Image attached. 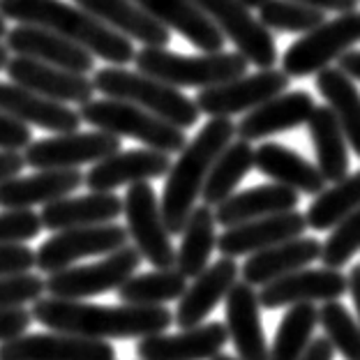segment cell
Listing matches in <instances>:
<instances>
[{"instance_id": "1", "label": "cell", "mask_w": 360, "mask_h": 360, "mask_svg": "<svg viewBox=\"0 0 360 360\" xmlns=\"http://www.w3.org/2000/svg\"><path fill=\"white\" fill-rule=\"evenodd\" d=\"M32 321L53 333L79 335L88 340H143L165 333L174 323L167 307L93 305L81 300L39 298L32 302Z\"/></svg>"}, {"instance_id": "2", "label": "cell", "mask_w": 360, "mask_h": 360, "mask_svg": "<svg viewBox=\"0 0 360 360\" xmlns=\"http://www.w3.org/2000/svg\"><path fill=\"white\" fill-rule=\"evenodd\" d=\"M0 16L5 21L10 19L23 26L51 30L84 46L93 58L97 56L113 68H125L127 63H134L136 51L127 37L65 0H0Z\"/></svg>"}, {"instance_id": "3", "label": "cell", "mask_w": 360, "mask_h": 360, "mask_svg": "<svg viewBox=\"0 0 360 360\" xmlns=\"http://www.w3.org/2000/svg\"><path fill=\"white\" fill-rule=\"evenodd\" d=\"M233 136L236 122L231 118H210L199 134L185 143L178 160L171 162L160 201V212L169 233H183L187 217L192 215L194 203L206 185L212 162L233 141Z\"/></svg>"}, {"instance_id": "4", "label": "cell", "mask_w": 360, "mask_h": 360, "mask_svg": "<svg viewBox=\"0 0 360 360\" xmlns=\"http://www.w3.org/2000/svg\"><path fill=\"white\" fill-rule=\"evenodd\" d=\"M93 88L109 100H120L139 106V109L153 113L169 125L185 129L196 125L199 120V109L194 100L180 93L178 88L167 86L162 81L153 79L141 72H132L125 68H102L93 75Z\"/></svg>"}, {"instance_id": "5", "label": "cell", "mask_w": 360, "mask_h": 360, "mask_svg": "<svg viewBox=\"0 0 360 360\" xmlns=\"http://www.w3.org/2000/svg\"><path fill=\"white\" fill-rule=\"evenodd\" d=\"M136 72L174 88H212L248 72V60L236 51L183 56L167 49L143 46L134 56Z\"/></svg>"}, {"instance_id": "6", "label": "cell", "mask_w": 360, "mask_h": 360, "mask_svg": "<svg viewBox=\"0 0 360 360\" xmlns=\"http://www.w3.org/2000/svg\"><path fill=\"white\" fill-rule=\"evenodd\" d=\"M81 122H88L95 129L113 136H127L134 141L143 143L146 148L160 150L167 155L180 153L185 148L187 136L183 129L169 125L167 120H162L153 113L139 109V106L120 100H90L81 104L79 109Z\"/></svg>"}, {"instance_id": "7", "label": "cell", "mask_w": 360, "mask_h": 360, "mask_svg": "<svg viewBox=\"0 0 360 360\" xmlns=\"http://www.w3.org/2000/svg\"><path fill=\"white\" fill-rule=\"evenodd\" d=\"M360 42V10L340 14L338 19L323 21L321 26L305 32L284 51L282 72L289 79L319 75L342 53Z\"/></svg>"}, {"instance_id": "8", "label": "cell", "mask_w": 360, "mask_h": 360, "mask_svg": "<svg viewBox=\"0 0 360 360\" xmlns=\"http://www.w3.org/2000/svg\"><path fill=\"white\" fill-rule=\"evenodd\" d=\"M139 266H141V255L136 252V248L125 245L118 252H111V255L95 261V264L70 266L49 275L44 280V291L58 300H84L102 296V293L118 291L122 282L136 275Z\"/></svg>"}, {"instance_id": "9", "label": "cell", "mask_w": 360, "mask_h": 360, "mask_svg": "<svg viewBox=\"0 0 360 360\" xmlns=\"http://www.w3.org/2000/svg\"><path fill=\"white\" fill-rule=\"evenodd\" d=\"M122 215L127 219V236L134 240L136 252L148 261L155 270L174 268L176 248L171 243V233L162 219L160 201L150 183L129 185L122 199Z\"/></svg>"}, {"instance_id": "10", "label": "cell", "mask_w": 360, "mask_h": 360, "mask_svg": "<svg viewBox=\"0 0 360 360\" xmlns=\"http://www.w3.org/2000/svg\"><path fill=\"white\" fill-rule=\"evenodd\" d=\"M192 3L208 16L224 39H231L236 53L261 70H273L277 63L273 32L261 26V21L240 0H192Z\"/></svg>"}, {"instance_id": "11", "label": "cell", "mask_w": 360, "mask_h": 360, "mask_svg": "<svg viewBox=\"0 0 360 360\" xmlns=\"http://www.w3.org/2000/svg\"><path fill=\"white\" fill-rule=\"evenodd\" d=\"M127 240V229L113 222L68 229V231L53 233L51 238L39 245L35 252V268L46 275H53L86 257H106L111 252H118L120 248H125Z\"/></svg>"}, {"instance_id": "12", "label": "cell", "mask_w": 360, "mask_h": 360, "mask_svg": "<svg viewBox=\"0 0 360 360\" xmlns=\"http://www.w3.org/2000/svg\"><path fill=\"white\" fill-rule=\"evenodd\" d=\"M289 84L291 81L282 70H259L257 75H243L226 84L199 90L194 104L199 113L210 118H231L286 93Z\"/></svg>"}, {"instance_id": "13", "label": "cell", "mask_w": 360, "mask_h": 360, "mask_svg": "<svg viewBox=\"0 0 360 360\" xmlns=\"http://www.w3.org/2000/svg\"><path fill=\"white\" fill-rule=\"evenodd\" d=\"M120 139L113 134L100 132H65L49 139L32 141L23 150V162L26 167H32L37 171L44 169H79L90 162H102L109 155L120 150Z\"/></svg>"}, {"instance_id": "14", "label": "cell", "mask_w": 360, "mask_h": 360, "mask_svg": "<svg viewBox=\"0 0 360 360\" xmlns=\"http://www.w3.org/2000/svg\"><path fill=\"white\" fill-rule=\"evenodd\" d=\"M0 360H116L104 340H88L68 333H30L0 345Z\"/></svg>"}, {"instance_id": "15", "label": "cell", "mask_w": 360, "mask_h": 360, "mask_svg": "<svg viewBox=\"0 0 360 360\" xmlns=\"http://www.w3.org/2000/svg\"><path fill=\"white\" fill-rule=\"evenodd\" d=\"M347 293V277L335 268H302L261 286L259 305L280 309L300 302H330Z\"/></svg>"}, {"instance_id": "16", "label": "cell", "mask_w": 360, "mask_h": 360, "mask_svg": "<svg viewBox=\"0 0 360 360\" xmlns=\"http://www.w3.org/2000/svg\"><path fill=\"white\" fill-rule=\"evenodd\" d=\"M7 79L12 84L32 90V93L46 97V100L60 102V104H86L93 100L95 88L93 81L86 75H75V72L51 68L32 58L14 56L5 65Z\"/></svg>"}, {"instance_id": "17", "label": "cell", "mask_w": 360, "mask_h": 360, "mask_svg": "<svg viewBox=\"0 0 360 360\" xmlns=\"http://www.w3.org/2000/svg\"><path fill=\"white\" fill-rule=\"evenodd\" d=\"M5 46L14 56L39 60L44 65H51V68L75 72V75H88V72L95 70V58L84 46L70 42V39L56 35L46 28L19 23L16 28L7 30Z\"/></svg>"}, {"instance_id": "18", "label": "cell", "mask_w": 360, "mask_h": 360, "mask_svg": "<svg viewBox=\"0 0 360 360\" xmlns=\"http://www.w3.org/2000/svg\"><path fill=\"white\" fill-rule=\"evenodd\" d=\"M171 169V155L150 150V148H134V150H118L109 155L84 176V185L90 192H113L122 185L148 183V180L167 176Z\"/></svg>"}, {"instance_id": "19", "label": "cell", "mask_w": 360, "mask_h": 360, "mask_svg": "<svg viewBox=\"0 0 360 360\" xmlns=\"http://www.w3.org/2000/svg\"><path fill=\"white\" fill-rule=\"evenodd\" d=\"M238 264L233 259L222 257L212 266H208L203 273L192 277V284H187L185 293L178 298L174 323L180 330L201 326L210 316L212 309L226 298L231 286L238 282Z\"/></svg>"}, {"instance_id": "20", "label": "cell", "mask_w": 360, "mask_h": 360, "mask_svg": "<svg viewBox=\"0 0 360 360\" xmlns=\"http://www.w3.org/2000/svg\"><path fill=\"white\" fill-rule=\"evenodd\" d=\"M305 215L298 210H289L282 215L252 219V222L224 229V233L217 236V250L229 259L250 257L266 248H273V245L298 238L305 233Z\"/></svg>"}, {"instance_id": "21", "label": "cell", "mask_w": 360, "mask_h": 360, "mask_svg": "<svg viewBox=\"0 0 360 360\" xmlns=\"http://www.w3.org/2000/svg\"><path fill=\"white\" fill-rule=\"evenodd\" d=\"M229 335L222 321H208L176 335H150L139 340L136 356L141 360H210L222 354Z\"/></svg>"}, {"instance_id": "22", "label": "cell", "mask_w": 360, "mask_h": 360, "mask_svg": "<svg viewBox=\"0 0 360 360\" xmlns=\"http://www.w3.org/2000/svg\"><path fill=\"white\" fill-rule=\"evenodd\" d=\"M314 106V97L305 90H289L245 113V118L236 125V136L252 143L259 139L289 132L305 125Z\"/></svg>"}, {"instance_id": "23", "label": "cell", "mask_w": 360, "mask_h": 360, "mask_svg": "<svg viewBox=\"0 0 360 360\" xmlns=\"http://www.w3.org/2000/svg\"><path fill=\"white\" fill-rule=\"evenodd\" d=\"M226 335L240 360H268V342L261 326V305L255 286L236 282L226 293Z\"/></svg>"}, {"instance_id": "24", "label": "cell", "mask_w": 360, "mask_h": 360, "mask_svg": "<svg viewBox=\"0 0 360 360\" xmlns=\"http://www.w3.org/2000/svg\"><path fill=\"white\" fill-rule=\"evenodd\" d=\"M0 111L12 116L14 120L23 122V125L42 127L53 134L77 132L81 127V116L77 109H72L68 104L46 100V97L16 86L12 81L10 84L0 81Z\"/></svg>"}, {"instance_id": "25", "label": "cell", "mask_w": 360, "mask_h": 360, "mask_svg": "<svg viewBox=\"0 0 360 360\" xmlns=\"http://www.w3.org/2000/svg\"><path fill=\"white\" fill-rule=\"evenodd\" d=\"M84 185L79 169H44L32 176H14L0 183V208L26 210L65 199Z\"/></svg>"}, {"instance_id": "26", "label": "cell", "mask_w": 360, "mask_h": 360, "mask_svg": "<svg viewBox=\"0 0 360 360\" xmlns=\"http://www.w3.org/2000/svg\"><path fill=\"white\" fill-rule=\"evenodd\" d=\"M132 3H136L169 32L176 30L178 35H183L203 53H217L224 49L226 39L222 32L212 26V21L192 0H132Z\"/></svg>"}, {"instance_id": "27", "label": "cell", "mask_w": 360, "mask_h": 360, "mask_svg": "<svg viewBox=\"0 0 360 360\" xmlns=\"http://www.w3.org/2000/svg\"><path fill=\"white\" fill-rule=\"evenodd\" d=\"M319 257H321V243L316 238H309V236H298L293 240L273 245V248L261 250L257 255H250L240 268V275L245 284L266 286L284 275L307 268Z\"/></svg>"}, {"instance_id": "28", "label": "cell", "mask_w": 360, "mask_h": 360, "mask_svg": "<svg viewBox=\"0 0 360 360\" xmlns=\"http://www.w3.org/2000/svg\"><path fill=\"white\" fill-rule=\"evenodd\" d=\"M75 5L100 19L104 26L120 32L129 42L136 39L143 46L155 49H167L171 42V32L132 0H75Z\"/></svg>"}, {"instance_id": "29", "label": "cell", "mask_w": 360, "mask_h": 360, "mask_svg": "<svg viewBox=\"0 0 360 360\" xmlns=\"http://www.w3.org/2000/svg\"><path fill=\"white\" fill-rule=\"evenodd\" d=\"M122 215V199L113 192H88L84 196H65L53 203H46L39 212L42 229L49 231H68L79 226L109 224Z\"/></svg>"}, {"instance_id": "30", "label": "cell", "mask_w": 360, "mask_h": 360, "mask_svg": "<svg viewBox=\"0 0 360 360\" xmlns=\"http://www.w3.org/2000/svg\"><path fill=\"white\" fill-rule=\"evenodd\" d=\"M300 201V194L289 190L284 185L270 183V185H257L250 190L233 192L226 201L212 210L215 212V222L224 229L252 222V219L282 215V212L296 210Z\"/></svg>"}, {"instance_id": "31", "label": "cell", "mask_w": 360, "mask_h": 360, "mask_svg": "<svg viewBox=\"0 0 360 360\" xmlns=\"http://www.w3.org/2000/svg\"><path fill=\"white\" fill-rule=\"evenodd\" d=\"M255 167L273 183L289 187L298 194H321L326 190V180L319 174L316 165L282 143H261L255 150Z\"/></svg>"}, {"instance_id": "32", "label": "cell", "mask_w": 360, "mask_h": 360, "mask_svg": "<svg viewBox=\"0 0 360 360\" xmlns=\"http://www.w3.org/2000/svg\"><path fill=\"white\" fill-rule=\"evenodd\" d=\"M316 153V169L326 183H340L349 176V148L338 118L328 106H314L305 122Z\"/></svg>"}, {"instance_id": "33", "label": "cell", "mask_w": 360, "mask_h": 360, "mask_svg": "<svg viewBox=\"0 0 360 360\" xmlns=\"http://www.w3.org/2000/svg\"><path fill=\"white\" fill-rule=\"evenodd\" d=\"M215 212L208 206H199L192 210L183 229V240L176 250L174 268L183 277H196L210 266L212 252L217 250V233H215Z\"/></svg>"}, {"instance_id": "34", "label": "cell", "mask_w": 360, "mask_h": 360, "mask_svg": "<svg viewBox=\"0 0 360 360\" xmlns=\"http://www.w3.org/2000/svg\"><path fill=\"white\" fill-rule=\"evenodd\" d=\"M316 90L338 118L347 146L360 158V93L356 84L338 68H326L316 75Z\"/></svg>"}, {"instance_id": "35", "label": "cell", "mask_w": 360, "mask_h": 360, "mask_svg": "<svg viewBox=\"0 0 360 360\" xmlns=\"http://www.w3.org/2000/svg\"><path fill=\"white\" fill-rule=\"evenodd\" d=\"M252 167H255V148H252V143L243 141V139H236V141L229 143L217 155V160L212 162L208 171L206 185L201 190L203 206L217 208L219 203L226 201L236 192V187L240 185V180L250 174Z\"/></svg>"}, {"instance_id": "36", "label": "cell", "mask_w": 360, "mask_h": 360, "mask_svg": "<svg viewBox=\"0 0 360 360\" xmlns=\"http://www.w3.org/2000/svg\"><path fill=\"white\" fill-rule=\"evenodd\" d=\"M187 277L176 268L153 270V273L132 275L118 286V300L122 305L134 307H165V302H174L185 293Z\"/></svg>"}, {"instance_id": "37", "label": "cell", "mask_w": 360, "mask_h": 360, "mask_svg": "<svg viewBox=\"0 0 360 360\" xmlns=\"http://www.w3.org/2000/svg\"><path fill=\"white\" fill-rule=\"evenodd\" d=\"M360 206V171L342 178L330 190L316 194L312 206L307 208L305 222L314 231H328Z\"/></svg>"}, {"instance_id": "38", "label": "cell", "mask_w": 360, "mask_h": 360, "mask_svg": "<svg viewBox=\"0 0 360 360\" xmlns=\"http://www.w3.org/2000/svg\"><path fill=\"white\" fill-rule=\"evenodd\" d=\"M319 321V309L312 302L291 305L277 326L273 347H268V360H300Z\"/></svg>"}, {"instance_id": "39", "label": "cell", "mask_w": 360, "mask_h": 360, "mask_svg": "<svg viewBox=\"0 0 360 360\" xmlns=\"http://www.w3.org/2000/svg\"><path fill=\"white\" fill-rule=\"evenodd\" d=\"M261 26L277 32H309L326 21V12L307 7L296 0H264L259 5Z\"/></svg>"}, {"instance_id": "40", "label": "cell", "mask_w": 360, "mask_h": 360, "mask_svg": "<svg viewBox=\"0 0 360 360\" xmlns=\"http://www.w3.org/2000/svg\"><path fill=\"white\" fill-rule=\"evenodd\" d=\"M316 323H321L326 340L330 342L335 351H340L342 358L360 360V323H356V319L342 302H323Z\"/></svg>"}, {"instance_id": "41", "label": "cell", "mask_w": 360, "mask_h": 360, "mask_svg": "<svg viewBox=\"0 0 360 360\" xmlns=\"http://www.w3.org/2000/svg\"><path fill=\"white\" fill-rule=\"evenodd\" d=\"M356 252H360V206L333 229L328 240L321 245L319 259L323 261V268L342 270Z\"/></svg>"}, {"instance_id": "42", "label": "cell", "mask_w": 360, "mask_h": 360, "mask_svg": "<svg viewBox=\"0 0 360 360\" xmlns=\"http://www.w3.org/2000/svg\"><path fill=\"white\" fill-rule=\"evenodd\" d=\"M44 296V280L32 273L0 275V309L23 307Z\"/></svg>"}, {"instance_id": "43", "label": "cell", "mask_w": 360, "mask_h": 360, "mask_svg": "<svg viewBox=\"0 0 360 360\" xmlns=\"http://www.w3.org/2000/svg\"><path fill=\"white\" fill-rule=\"evenodd\" d=\"M42 231V219L35 210H3L0 212V245H26Z\"/></svg>"}, {"instance_id": "44", "label": "cell", "mask_w": 360, "mask_h": 360, "mask_svg": "<svg viewBox=\"0 0 360 360\" xmlns=\"http://www.w3.org/2000/svg\"><path fill=\"white\" fill-rule=\"evenodd\" d=\"M30 143H32L30 127L0 111V150L21 153V150H26Z\"/></svg>"}, {"instance_id": "45", "label": "cell", "mask_w": 360, "mask_h": 360, "mask_svg": "<svg viewBox=\"0 0 360 360\" xmlns=\"http://www.w3.org/2000/svg\"><path fill=\"white\" fill-rule=\"evenodd\" d=\"M35 268V252L26 245H0V275L30 273Z\"/></svg>"}, {"instance_id": "46", "label": "cell", "mask_w": 360, "mask_h": 360, "mask_svg": "<svg viewBox=\"0 0 360 360\" xmlns=\"http://www.w3.org/2000/svg\"><path fill=\"white\" fill-rule=\"evenodd\" d=\"M32 323V314L26 307L0 309V342H10L19 335H26Z\"/></svg>"}, {"instance_id": "47", "label": "cell", "mask_w": 360, "mask_h": 360, "mask_svg": "<svg viewBox=\"0 0 360 360\" xmlns=\"http://www.w3.org/2000/svg\"><path fill=\"white\" fill-rule=\"evenodd\" d=\"M26 162H23L21 153H10V150H0V183L10 180L14 176H19Z\"/></svg>"}, {"instance_id": "48", "label": "cell", "mask_w": 360, "mask_h": 360, "mask_svg": "<svg viewBox=\"0 0 360 360\" xmlns=\"http://www.w3.org/2000/svg\"><path fill=\"white\" fill-rule=\"evenodd\" d=\"M296 3L314 7V10L321 12H340V14L358 10V0H296Z\"/></svg>"}, {"instance_id": "49", "label": "cell", "mask_w": 360, "mask_h": 360, "mask_svg": "<svg viewBox=\"0 0 360 360\" xmlns=\"http://www.w3.org/2000/svg\"><path fill=\"white\" fill-rule=\"evenodd\" d=\"M335 349L326 338H316L307 345L305 354L300 356V360H333Z\"/></svg>"}, {"instance_id": "50", "label": "cell", "mask_w": 360, "mask_h": 360, "mask_svg": "<svg viewBox=\"0 0 360 360\" xmlns=\"http://www.w3.org/2000/svg\"><path fill=\"white\" fill-rule=\"evenodd\" d=\"M338 60H340L338 65L340 72H345L351 81L354 79L360 81V51H347V53H342Z\"/></svg>"}, {"instance_id": "51", "label": "cell", "mask_w": 360, "mask_h": 360, "mask_svg": "<svg viewBox=\"0 0 360 360\" xmlns=\"http://www.w3.org/2000/svg\"><path fill=\"white\" fill-rule=\"evenodd\" d=\"M347 291L351 293V298H354V305L358 312V323H360V264L351 268V273L347 277Z\"/></svg>"}, {"instance_id": "52", "label": "cell", "mask_w": 360, "mask_h": 360, "mask_svg": "<svg viewBox=\"0 0 360 360\" xmlns=\"http://www.w3.org/2000/svg\"><path fill=\"white\" fill-rule=\"evenodd\" d=\"M7 60H10V51H7V46L0 42V70H5Z\"/></svg>"}, {"instance_id": "53", "label": "cell", "mask_w": 360, "mask_h": 360, "mask_svg": "<svg viewBox=\"0 0 360 360\" xmlns=\"http://www.w3.org/2000/svg\"><path fill=\"white\" fill-rule=\"evenodd\" d=\"M5 35H7V21L3 19V16H0V42L5 39Z\"/></svg>"}, {"instance_id": "54", "label": "cell", "mask_w": 360, "mask_h": 360, "mask_svg": "<svg viewBox=\"0 0 360 360\" xmlns=\"http://www.w3.org/2000/svg\"><path fill=\"white\" fill-rule=\"evenodd\" d=\"M240 3L248 7V10H252V7H259L261 3H264V0H240Z\"/></svg>"}, {"instance_id": "55", "label": "cell", "mask_w": 360, "mask_h": 360, "mask_svg": "<svg viewBox=\"0 0 360 360\" xmlns=\"http://www.w3.org/2000/svg\"><path fill=\"white\" fill-rule=\"evenodd\" d=\"M210 360H240V358H236V356H226V354H217L215 358H210Z\"/></svg>"}]
</instances>
